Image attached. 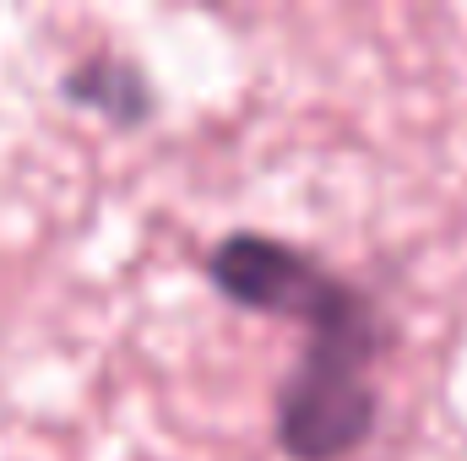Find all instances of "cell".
Wrapping results in <instances>:
<instances>
[{
    "label": "cell",
    "instance_id": "2",
    "mask_svg": "<svg viewBox=\"0 0 467 461\" xmlns=\"http://www.w3.org/2000/svg\"><path fill=\"white\" fill-rule=\"evenodd\" d=\"M207 271L234 304L283 315V321H305V332H316L321 321H332L337 310H348L358 299V288L343 282L337 271H327L310 250H294L272 233H229L207 255Z\"/></svg>",
    "mask_w": 467,
    "mask_h": 461
},
{
    "label": "cell",
    "instance_id": "1",
    "mask_svg": "<svg viewBox=\"0 0 467 461\" xmlns=\"http://www.w3.org/2000/svg\"><path fill=\"white\" fill-rule=\"evenodd\" d=\"M375 358L380 315L364 293L310 332L305 358L277 396V446L294 461H343L369 440L380 418V396L369 385Z\"/></svg>",
    "mask_w": 467,
    "mask_h": 461
},
{
    "label": "cell",
    "instance_id": "3",
    "mask_svg": "<svg viewBox=\"0 0 467 461\" xmlns=\"http://www.w3.org/2000/svg\"><path fill=\"white\" fill-rule=\"evenodd\" d=\"M60 93H66V104L99 109L109 125H141V119H152V109H158L147 77L130 60H119V55H88L82 66L66 71Z\"/></svg>",
    "mask_w": 467,
    "mask_h": 461
}]
</instances>
